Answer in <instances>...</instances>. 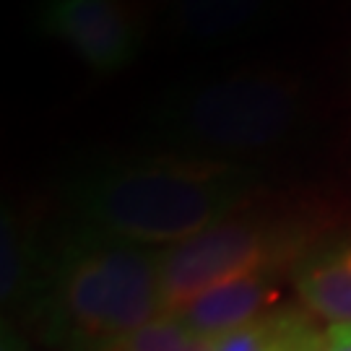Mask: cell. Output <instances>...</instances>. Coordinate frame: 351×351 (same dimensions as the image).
Segmentation results:
<instances>
[{
	"label": "cell",
	"instance_id": "5bb4252c",
	"mask_svg": "<svg viewBox=\"0 0 351 351\" xmlns=\"http://www.w3.org/2000/svg\"><path fill=\"white\" fill-rule=\"evenodd\" d=\"M151 3H159V5H167V8H172L177 0H151Z\"/></svg>",
	"mask_w": 351,
	"mask_h": 351
},
{
	"label": "cell",
	"instance_id": "3957f363",
	"mask_svg": "<svg viewBox=\"0 0 351 351\" xmlns=\"http://www.w3.org/2000/svg\"><path fill=\"white\" fill-rule=\"evenodd\" d=\"M307 110L310 97L300 75L242 65L167 91L151 123L180 154L245 164L294 138Z\"/></svg>",
	"mask_w": 351,
	"mask_h": 351
},
{
	"label": "cell",
	"instance_id": "5b68a950",
	"mask_svg": "<svg viewBox=\"0 0 351 351\" xmlns=\"http://www.w3.org/2000/svg\"><path fill=\"white\" fill-rule=\"evenodd\" d=\"M39 29L101 75L128 68L138 58L143 39L130 0H47L39 8Z\"/></svg>",
	"mask_w": 351,
	"mask_h": 351
},
{
	"label": "cell",
	"instance_id": "8992f818",
	"mask_svg": "<svg viewBox=\"0 0 351 351\" xmlns=\"http://www.w3.org/2000/svg\"><path fill=\"white\" fill-rule=\"evenodd\" d=\"M281 271L284 268H265L221 284L195 302H190L180 317L213 341L229 336L239 328L255 323L258 317L278 310Z\"/></svg>",
	"mask_w": 351,
	"mask_h": 351
},
{
	"label": "cell",
	"instance_id": "30bf717a",
	"mask_svg": "<svg viewBox=\"0 0 351 351\" xmlns=\"http://www.w3.org/2000/svg\"><path fill=\"white\" fill-rule=\"evenodd\" d=\"M107 351H213V339L203 336L180 315H159Z\"/></svg>",
	"mask_w": 351,
	"mask_h": 351
},
{
	"label": "cell",
	"instance_id": "52a82bcc",
	"mask_svg": "<svg viewBox=\"0 0 351 351\" xmlns=\"http://www.w3.org/2000/svg\"><path fill=\"white\" fill-rule=\"evenodd\" d=\"M276 8L278 0H177L167 29L190 47H224L258 32Z\"/></svg>",
	"mask_w": 351,
	"mask_h": 351
},
{
	"label": "cell",
	"instance_id": "8fae6325",
	"mask_svg": "<svg viewBox=\"0 0 351 351\" xmlns=\"http://www.w3.org/2000/svg\"><path fill=\"white\" fill-rule=\"evenodd\" d=\"M3 302L16 304L26 291L37 289L34 281V265H32V252H29V239L21 234L19 221L3 213Z\"/></svg>",
	"mask_w": 351,
	"mask_h": 351
},
{
	"label": "cell",
	"instance_id": "9a60e30c",
	"mask_svg": "<svg viewBox=\"0 0 351 351\" xmlns=\"http://www.w3.org/2000/svg\"><path fill=\"white\" fill-rule=\"evenodd\" d=\"M39 3H47V0H39Z\"/></svg>",
	"mask_w": 351,
	"mask_h": 351
},
{
	"label": "cell",
	"instance_id": "7c38bea8",
	"mask_svg": "<svg viewBox=\"0 0 351 351\" xmlns=\"http://www.w3.org/2000/svg\"><path fill=\"white\" fill-rule=\"evenodd\" d=\"M323 351H351V323L349 326H328Z\"/></svg>",
	"mask_w": 351,
	"mask_h": 351
},
{
	"label": "cell",
	"instance_id": "4fadbf2b",
	"mask_svg": "<svg viewBox=\"0 0 351 351\" xmlns=\"http://www.w3.org/2000/svg\"><path fill=\"white\" fill-rule=\"evenodd\" d=\"M0 351H29V349H26V343L21 341V336L16 330L3 326V330H0Z\"/></svg>",
	"mask_w": 351,
	"mask_h": 351
},
{
	"label": "cell",
	"instance_id": "6da1fadb",
	"mask_svg": "<svg viewBox=\"0 0 351 351\" xmlns=\"http://www.w3.org/2000/svg\"><path fill=\"white\" fill-rule=\"evenodd\" d=\"M261 185L250 164L154 154L117 159L73 185L84 226L151 250H167L237 216Z\"/></svg>",
	"mask_w": 351,
	"mask_h": 351
},
{
	"label": "cell",
	"instance_id": "7a4b0ae2",
	"mask_svg": "<svg viewBox=\"0 0 351 351\" xmlns=\"http://www.w3.org/2000/svg\"><path fill=\"white\" fill-rule=\"evenodd\" d=\"M45 336L63 351H107L164 315L159 250L81 226L37 287Z\"/></svg>",
	"mask_w": 351,
	"mask_h": 351
},
{
	"label": "cell",
	"instance_id": "277c9868",
	"mask_svg": "<svg viewBox=\"0 0 351 351\" xmlns=\"http://www.w3.org/2000/svg\"><path fill=\"white\" fill-rule=\"evenodd\" d=\"M300 237L276 224L250 216H232L195 237L159 250V287L164 315H180L211 289L255 271L287 268Z\"/></svg>",
	"mask_w": 351,
	"mask_h": 351
},
{
	"label": "cell",
	"instance_id": "ba28073f",
	"mask_svg": "<svg viewBox=\"0 0 351 351\" xmlns=\"http://www.w3.org/2000/svg\"><path fill=\"white\" fill-rule=\"evenodd\" d=\"M291 287L302 310L328 326L351 323V239L307 252L294 265Z\"/></svg>",
	"mask_w": 351,
	"mask_h": 351
},
{
	"label": "cell",
	"instance_id": "9c48e42d",
	"mask_svg": "<svg viewBox=\"0 0 351 351\" xmlns=\"http://www.w3.org/2000/svg\"><path fill=\"white\" fill-rule=\"evenodd\" d=\"M326 330L307 310L278 307L213 341V351H323Z\"/></svg>",
	"mask_w": 351,
	"mask_h": 351
}]
</instances>
